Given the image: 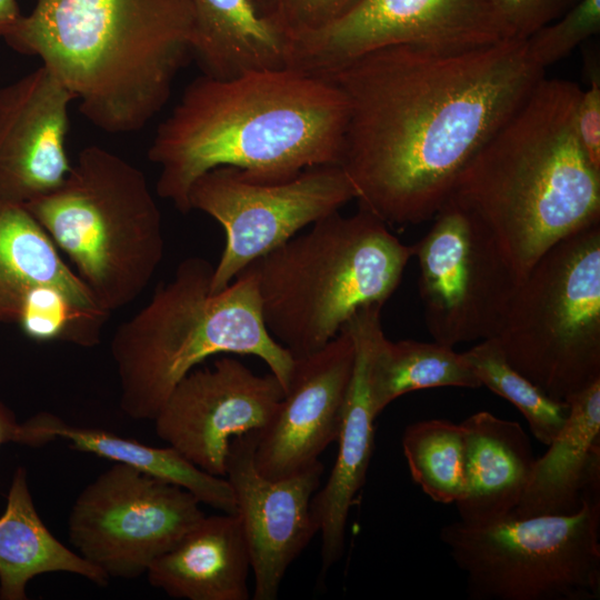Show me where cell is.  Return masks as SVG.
Segmentation results:
<instances>
[{"mask_svg":"<svg viewBox=\"0 0 600 600\" xmlns=\"http://www.w3.org/2000/svg\"><path fill=\"white\" fill-rule=\"evenodd\" d=\"M543 73L526 40H503L463 50L384 47L319 74L347 103L338 166L359 208L388 226L433 218Z\"/></svg>","mask_w":600,"mask_h":600,"instance_id":"6da1fadb","label":"cell"},{"mask_svg":"<svg viewBox=\"0 0 600 600\" xmlns=\"http://www.w3.org/2000/svg\"><path fill=\"white\" fill-rule=\"evenodd\" d=\"M347 120L341 91L292 68L191 81L158 126L148 158L159 167L156 192L190 211L193 182L218 167L262 181L338 164Z\"/></svg>","mask_w":600,"mask_h":600,"instance_id":"7a4b0ae2","label":"cell"},{"mask_svg":"<svg viewBox=\"0 0 600 600\" xmlns=\"http://www.w3.org/2000/svg\"><path fill=\"white\" fill-rule=\"evenodd\" d=\"M192 0H37L4 37L37 56L108 133L141 130L191 58Z\"/></svg>","mask_w":600,"mask_h":600,"instance_id":"3957f363","label":"cell"},{"mask_svg":"<svg viewBox=\"0 0 600 600\" xmlns=\"http://www.w3.org/2000/svg\"><path fill=\"white\" fill-rule=\"evenodd\" d=\"M580 89L543 77L448 198L490 230L521 280L557 242L600 222V170L573 131Z\"/></svg>","mask_w":600,"mask_h":600,"instance_id":"277c9868","label":"cell"},{"mask_svg":"<svg viewBox=\"0 0 600 600\" xmlns=\"http://www.w3.org/2000/svg\"><path fill=\"white\" fill-rule=\"evenodd\" d=\"M213 267L201 257L183 259L171 280L116 330L110 351L129 418L152 421L186 374L222 353L260 358L286 392L294 358L266 328L254 276L243 270L212 292Z\"/></svg>","mask_w":600,"mask_h":600,"instance_id":"5b68a950","label":"cell"},{"mask_svg":"<svg viewBox=\"0 0 600 600\" xmlns=\"http://www.w3.org/2000/svg\"><path fill=\"white\" fill-rule=\"evenodd\" d=\"M412 257V246L359 208L321 218L244 270L256 278L266 328L299 358L324 347L359 310L382 307Z\"/></svg>","mask_w":600,"mask_h":600,"instance_id":"8992f818","label":"cell"},{"mask_svg":"<svg viewBox=\"0 0 600 600\" xmlns=\"http://www.w3.org/2000/svg\"><path fill=\"white\" fill-rule=\"evenodd\" d=\"M23 207L107 313L139 297L163 258L161 213L144 173L102 147L83 148L60 187Z\"/></svg>","mask_w":600,"mask_h":600,"instance_id":"52a82bcc","label":"cell"},{"mask_svg":"<svg viewBox=\"0 0 600 600\" xmlns=\"http://www.w3.org/2000/svg\"><path fill=\"white\" fill-rule=\"evenodd\" d=\"M494 339L507 361L557 401L600 380V222L537 261Z\"/></svg>","mask_w":600,"mask_h":600,"instance_id":"ba28073f","label":"cell"},{"mask_svg":"<svg viewBox=\"0 0 600 600\" xmlns=\"http://www.w3.org/2000/svg\"><path fill=\"white\" fill-rule=\"evenodd\" d=\"M439 536L471 600L600 598V494L570 514L457 520Z\"/></svg>","mask_w":600,"mask_h":600,"instance_id":"9c48e42d","label":"cell"},{"mask_svg":"<svg viewBox=\"0 0 600 600\" xmlns=\"http://www.w3.org/2000/svg\"><path fill=\"white\" fill-rule=\"evenodd\" d=\"M433 218L412 246L428 331L449 347L496 338L522 280L472 213L447 200Z\"/></svg>","mask_w":600,"mask_h":600,"instance_id":"30bf717a","label":"cell"},{"mask_svg":"<svg viewBox=\"0 0 600 600\" xmlns=\"http://www.w3.org/2000/svg\"><path fill=\"white\" fill-rule=\"evenodd\" d=\"M354 198L338 164L307 168L283 181L257 180L233 167L207 171L191 186L188 202L190 211L207 213L224 231L211 291L227 288L254 260Z\"/></svg>","mask_w":600,"mask_h":600,"instance_id":"8fae6325","label":"cell"},{"mask_svg":"<svg viewBox=\"0 0 600 600\" xmlns=\"http://www.w3.org/2000/svg\"><path fill=\"white\" fill-rule=\"evenodd\" d=\"M188 490L113 462L77 497L71 544L109 579H136L203 516Z\"/></svg>","mask_w":600,"mask_h":600,"instance_id":"7c38bea8","label":"cell"},{"mask_svg":"<svg viewBox=\"0 0 600 600\" xmlns=\"http://www.w3.org/2000/svg\"><path fill=\"white\" fill-rule=\"evenodd\" d=\"M503 41L489 0H358L286 43L287 67L322 74L367 52L411 44L463 50Z\"/></svg>","mask_w":600,"mask_h":600,"instance_id":"4fadbf2b","label":"cell"},{"mask_svg":"<svg viewBox=\"0 0 600 600\" xmlns=\"http://www.w3.org/2000/svg\"><path fill=\"white\" fill-rule=\"evenodd\" d=\"M283 396L271 372L259 376L222 357L186 374L152 421L168 446L201 470L224 478L231 440L263 429Z\"/></svg>","mask_w":600,"mask_h":600,"instance_id":"5bb4252c","label":"cell"},{"mask_svg":"<svg viewBox=\"0 0 600 600\" xmlns=\"http://www.w3.org/2000/svg\"><path fill=\"white\" fill-rule=\"evenodd\" d=\"M257 431L233 438L226 463L254 577V600H276L289 566L318 533L312 498L323 466L317 461L279 479L254 464Z\"/></svg>","mask_w":600,"mask_h":600,"instance_id":"9a60e30c","label":"cell"},{"mask_svg":"<svg viewBox=\"0 0 600 600\" xmlns=\"http://www.w3.org/2000/svg\"><path fill=\"white\" fill-rule=\"evenodd\" d=\"M354 343L343 328L321 349L294 358L289 386L270 422L257 431L254 464L269 478L292 474L337 441L354 367Z\"/></svg>","mask_w":600,"mask_h":600,"instance_id":"2e32d148","label":"cell"},{"mask_svg":"<svg viewBox=\"0 0 600 600\" xmlns=\"http://www.w3.org/2000/svg\"><path fill=\"white\" fill-rule=\"evenodd\" d=\"M74 100L43 66L0 88V203L26 206L64 181Z\"/></svg>","mask_w":600,"mask_h":600,"instance_id":"e0dca14e","label":"cell"},{"mask_svg":"<svg viewBox=\"0 0 600 600\" xmlns=\"http://www.w3.org/2000/svg\"><path fill=\"white\" fill-rule=\"evenodd\" d=\"M380 306L363 308L346 323L354 343V367L348 389L338 454L330 476L312 498L311 510L321 536L322 571L337 563L344 551L349 511L363 487L373 453L374 421L368 380L370 343L381 324Z\"/></svg>","mask_w":600,"mask_h":600,"instance_id":"ac0fdd59","label":"cell"},{"mask_svg":"<svg viewBox=\"0 0 600 600\" xmlns=\"http://www.w3.org/2000/svg\"><path fill=\"white\" fill-rule=\"evenodd\" d=\"M250 554L238 516H203L146 572L149 583L187 600H248Z\"/></svg>","mask_w":600,"mask_h":600,"instance_id":"d6986e66","label":"cell"},{"mask_svg":"<svg viewBox=\"0 0 600 600\" xmlns=\"http://www.w3.org/2000/svg\"><path fill=\"white\" fill-rule=\"evenodd\" d=\"M568 403V419L536 458L513 516L570 514L587 497L600 494V380Z\"/></svg>","mask_w":600,"mask_h":600,"instance_id":"ffe728a7","label":"cell"},{"mask_svg":"<svg viewBox=\"0 0 600 600\" xmlns=\"http://www.w3.org/2000/svg\"><path fill=\"white\" fill-rule=\"evenodd\" d=\"M464 431V489L454 503L459 520L491 522L512 514L536 457L517 421L479 411L461 422Z\"/></svg>","mask_w":600,"mask_h":600,"instance_id":"44dd1931","label":"cell"},{"mask_svg":"<svg viewBox=\"0 0 600 600\" xmlns=\"http://www.w3.org/2000/svg\"><path fill=\"white\" fill-rule=\"evenodd\" d=\"M51 572L77 574L98 587L110 580L51 533L36 509L27 470L18 467L0 516V600H26L28 582Z\"/></svg>","mask_w":600,"mask_h":600,"instance_id":"7402d4cb","label":"cell"},{"mask_svg":"<svg viewBox=\"0 0 600 600\" xmlns=\"http://www.w3.org/2000/svg\"><path fill=\"white\" fill-rule=\"evenodd\" d=\"M191 58L202 74L230 79L287 67L284 39L252 0H192Z\"/></svg>","mask_w":600,"mask_h":600,"instance_id":"603a6c76","label":"cell"},{"mask_svg":"<svg viewBox=\"0 0 600 600\" xmlns=\"http://www.w3.org/2000/svg\"><path fill=\"white\" fill-rule=\"evenodd\" d=\"M44 284L103 311L31 213L23 206L0 203V324L17 322L30 291Z\"/></svg>","mask_w":600,"mask_h":600,"instance_id":"cb8c5ba5","label":"cell"},{"mask_svg":"<svg viewBox=\"0 0 600 600\" xmlns=\"http://www.w3.org/2000/svg\"><path fill=\"white\" fill-rule=\"evenodd\" d=\"M29 419L54 439L68 441L73 450L174 483L190 491L201 503L224 513H236V500L228 480L201 470L170 446L152 447L106 429L71 424L44 411Z\"/></svg>","mask_w":600,"mask_h":600,"instance_id":"d4e9b609","label":"cell"},{"mask_svg":"<svg viewBox=\"0 0 600 600\" xmlns=\"http://www.w3.org/2000/svg\"><path fill=\"white\" fill-rule=\"evenodd\" d=\"M368 380L377 416L397 398L412 391L482 387L462 352H456L453 347L437 341H390L381 324L370 343Z\"/></svg>","mask_w":600,"mask_h":600,"instance_id":"484cf974","label":"cell"},{"mask_svg":"<svg viewBox=\"0 0 600 600\" xmlns=\"http://www.w3.org/2000/svg\"><path fill=\"white\" fill-rule=\"evenodd\" d=\"M401 446L410 476L432 501L456 503L464 489L461 423L430 419L406 427Z\"/></svg>","mask_w":600,"mask_h":600,"instance_id":"4316f807","label":"cell"},{"mask_svg":"<svg viewBox=\"0 0 600 600\" xmlns=\"http://www.w3.org/2000/svg\"><path fill=\"white\" fill-rule=\"evenodd\" d=\"M462 354L481 386L512 403L526 418L533 437L549 446L568 419L569 403L550 398L518 372L494 338L480 341Z\"/></svg>","mask_w":600,"mask_h":600,"instance_id":"83f0119b","label":"cell"},{"mask_svg":"<svg viewBox=\"0 0 600 600\" xmlns=\"http://www.w3.org/2000/svg\"><path fill=\"white\" fill-rule=\"evenodd\" d=\"M108 316L86 308L58 287L44 284L30 291L17 323L36 341L59 340L93 347Z\"/></svg>","mask_w":600,"mask_h":600,"instance_id":"f1b7e54d","label":"cell"},{"mask_svg":"<svg viewBox=\"0 0 600 600\" xmlns=\"http://www.w3.org/2000/svg\"><path fill=\"white\" fill-rule=\"evenodd\" d=\"M599 29L600 0H578L526 41L533 61L546 70L596 34Z\"/></svg>","mask_w":600,"mask_h":600,"instance_id":"f546056e","label":"cell"},{"mask_svg":"<svg viewBox=\"0 0 600 600\" xmlns=\"http://www.w3.org/2000/svg\"><path fill=\"white\" fill-rule=\"evenodd\" d=\"M262 18L288 42L319 30L358 0H252Z\"/></svg>","mask_w":600,"mask_h":600,"instance_id":"4dcf8cb0","label":"cell"},{"mask_svg":"<svg viewBox=\"0 0 600 600\" xmlns=\"http://www.w3.org/2000/svg\"><path fill=\"white\" fill-rule=\"evenodd\" d=\"M503 40H526L578 0H489Z\"/></svg>","mask_w":600,"mask_h":600,"instance_id":"1f68e13d","label":"cell"},{"mask_svg":"<svg viewBox=\"0 0 600 600\" xmlns=\"http://www.w3.org/2000/svg\"><path fill=\"white\" fill-rule=\"evenodd\" d=\"M589 84L580 89L573 110V131L591 164L600 170V71L594 59L588 64Z\"/></svg>","mask_w":600,"mask_h":600,"instance_id":"d6a6232c","label":"cell"},{"mask_svg":"<svg viewBox=\"0 0 600 600\" xmlns=\"http://www.w3.org/2000/svg\"><path fill=\"white\" fill-rule=\"evenodd\" d=\"M53 440V437L36 428L29 419L19 423L14 412L0 399V447L13 442L37 448Z\"/></svg>","mask_w":600,"mask_h":600,"instance_id":"836d02e7","label":"cell"},{"mask_svg":"<svg viewBox=\"0 0 600 600\" xmlns=\"http://www.w3.org/2000/svg\"><path fill=\"white\" fill-rule=\"evenodd\" d=\"M21 16L17 0H0V37L4 38Z\"/></svg>","mask_w":600,"mask_h":600,"instance_id":"e575fe53","label":"cell"}]
</instances>
